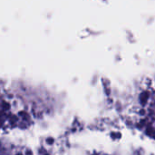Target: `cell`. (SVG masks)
Masks as SVG:
<instances>
[{
  "label": "cell",
  "instance_id": "6da1fadb",
  "mask_svg": "<svg viewBox=\"0 0 155 155\" xmlns=\"http://www.w3.org/2000/svg\"><path fill=\"white\" fill-rule=\"evenodd\" d=\"M146 127L155 136V94L151 97L146 110Z\"/></svg>",
  "mask_w": 155,
  "mask_h": 155
}]
</instances>
